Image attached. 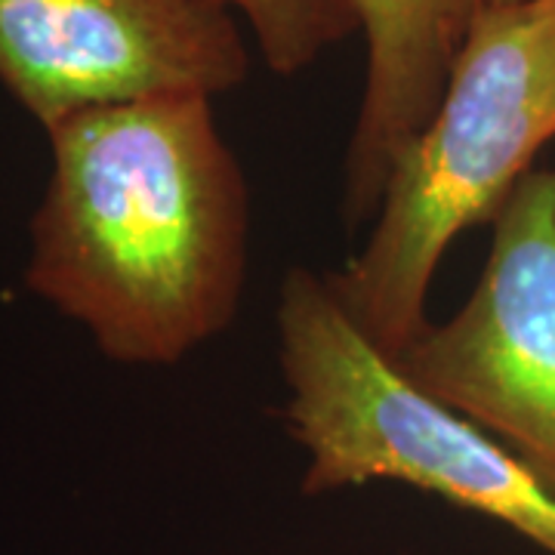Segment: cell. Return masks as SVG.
I'll use <instances>...</instances> for the list:
<instances>
[{"instance_id": "obj_1", "label": "cell", "mask_w": 555, "mask_h": 555, "mask_svg": "<svg viewBox=\"0 0 555 555\" xmlns=\"http://www.w3.org/2000/svg\"><path fill=\"white\" fill-rule=\"evenodd\" d=\"M47 139L28 291L130 367H170L229 331L247 284L250 189L214 100L90 108Z\"/></svg>"}, {"instance_id": "obj_2", "label": "cell", "mask_w": 555, "mask_h": 555, "mask_svg": "<svg viewBox=\"0 0 555 555\" xmlns=\"http://www.w3.org/2000/svg\"><path fill=\"white\" fill-rule=\"evenodd\" d=\"M555 139V0L485 3L433 118L389 170L371 235L331 287L367 339L401 356L429 324L454 241L500 207Z\"/></svg>"}, {"instance_id": "obj_3", "label": "cell", "mask_w": 555, "mask_h": 555, "mask_svg": "<svg viewBox=\"0 0 555 555\" xmlns=\"http://www.w3.org/2000/svg\"><path fill=\"white\" fill-rule=\"evenodd\" d=\"M284 423L306 451L302 494L396 481L555 555V494L506 444L423 392L374 346L327 272L291 269L275 306Z\"/></svg>"}, {"instance_id": "obj_4", "label": "cell", "mask_w": 555, "mask_h": 555, "mask_svg": "<svg viewBox=\"0 0 555 555\" xmlns=\"http://www.w3.org/2000/svg\"><path fill=\"white\" fill-rule=\"evenodd\" d=\"M491 225L473 294L392 361L555 494V167L521 179Z\"/></svg>"}, {"instance_id": "obj_5", "label": "cell", "mask_w": 555, "mask_h": 555, "mask_svg": "<svg viewBox=\"0 0 555 555\" xmlns=\"http://www.w3.org/2000/svg\"><path fill=\"white\" fill-rule=\"evenodd\" d=\"M247 75L219 0H0V83L43 130L105 105L214 100Z\"/></svg>"}, {"instance_id": "obj_6", "label": "cell", "mask_w": 555, "mask_h": 555, "mask_svg": "<svg viewBox=\"0 0 555 555\" xmlns=\"http://www.w3.org/2000/svg\"><path fill=\"white\" fill-rule=\"evenodd\" d=\"M364 35L367 65L343 164V219H374L386 179L433 118L485 0H339Z\"/></svg>"}, {"instance_id": "obj_7", "label": "cell", "mask_w": 555, "mask_h": 555, "mask_svg": "<svg viewBox=\"0 0 555 555\" xmlns=\"http://www.w3.org/2000/svg\"><path fill=\"white\" fill-rule=\"evenodd\" d=\"M250 25L269 72L294 78L318 56L356 35V22L339 0H219Z\"/></svg>"}, {"instance_id": "obj_8", "label": "cell", "mask_w": 555, "mask_h": 555, "mask_svg": "<svg viewBox=\"0 0 555 555\" xmlns=\"http://www.w3.org/2000/svg\"><path fill=\"white\" fill-rule=\"evenodd\" d=\"M485 3H513V0H485Z\"/></svg>"}]
</instances>
